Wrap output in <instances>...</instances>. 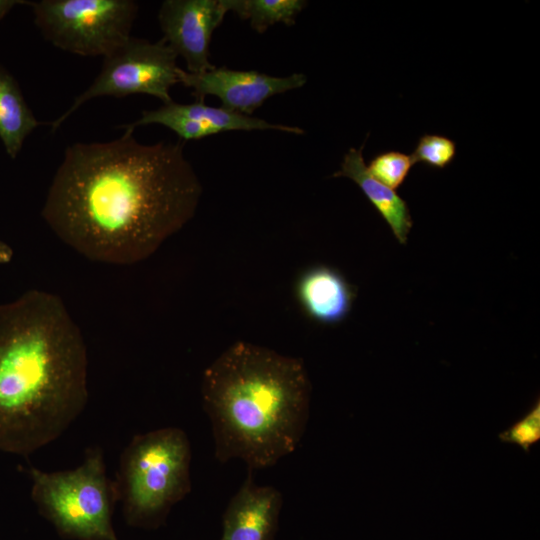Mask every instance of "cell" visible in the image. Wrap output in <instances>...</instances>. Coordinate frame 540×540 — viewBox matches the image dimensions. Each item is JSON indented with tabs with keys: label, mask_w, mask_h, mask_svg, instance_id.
I'll return each instance as SVG.
<instances>
[{
	"label": "cell",
	"mask_w": 540,
	"mask_h": 540,
	"mask_svg": "<svg viewBox=\"0 0 540 540\" xmlns=\"http://www.w3.org/2000/svg\"><path fill=\"white\" fill-rule=\"evenodd\" d=\"M226 13L221 0L162 2L158 12L162 39L184 59L187 72L198 74L215 68L209 61V46Z\"/></svg>",
	"instance_id": "9c48e42d"
},
{
	"label": "cell",
	"mask_w": 540,
	"mask_h": 540,
	"mask_svg": "<svg viewBox=\"0 0 540 540\" xmlns=\"http://www.w3.org/2000/svg\"><path fill=\"white\" fill-rule=\"evenodd\" d=\"M248 471L223 515L221 540H272L277 530L282 495L273 486L257 485Z\"/></svg>",
	"instance_id": "30bf717a"
},
{
	"label": "cell",
	"mask_w": 540,
	"mask_h": 540,
	"mask_svg": "<svg viewBox=\"0 0 540 540\" xmlns=\"http://www.w3.org/2000/svg\"><path fill=\"white\" fill-rule=\"evenodd\" d=\"M364 144L350 148L344 155L340 170L332 177H346L354 181L377 212L390 226L394 236L405 244L413 221L407 203L395 192L374 178L363 158Z\"/></svg>",
	"instance_id": "7c38bea8"
},
{
	"label": "cell",
	"mask_w": 540,
	"mask_h": 540,
	"mask_svg": "<svg viewBox=\"0 0 540 540\" xmlns=\"http://www.w3.org/2000/svg\"><path fill=\"white\" fill-rule=\"evenodd\" d=\"M12 257V248L8 244L0 241V265L9 263Z\"/></svg>",
	"instance_id": "d6986e66"
},
{
	"label": "cell",
	"mask_w": 540,
	"mask_h": 540,
	"mask_svg": "<svg viewBox=\"0 0 540 540\" xmlns=\"http://www.w3.org/2000/svg\"><path fill=\"white\" fill-rule=\"evenodd\" d=\"M227 12L248 20L253 30L265 32L276 23L295 24L296 16L307 5L303 0H221Z\"/></svg>",
	"instance_id": "5bb4252c"
},
{
	"label": "cell",
	"mask_w": 540,
	"mask_h": 540,
	"mask_svg": "<svg viewBox=\"0 0 540 540\" xmlns=\"http://www.w3.org/2000/svg\"><path fill=\"white\" fill-rule=\"evenodd\" d=\"M38 125L17 82L0 66V139L11 158L17 156L25 138Z\"/></svg>",
	"instance_id": "4fadbf2b"
},
{
	"label": "cell",
	"mask_w": 540,
	"mask_h": 540,
	"mask_svg": "<svg viewBox=\"0 0 540 540\" xmlns=\"http://www.w3.org/2000/svg\"><path fill=\"white\" fill-rule=\"evenodd\" d=\"M65 150L42 216L65 244L97 262L150 257L195 215L201 182L180 141L142 144L133 129Z\"/></svg>",
	"instance_id": "6da1fadb"
},
{
	"label": "cell",
	"mask_w": 540,
	"mask_h": 540,
	"mask_svg": "<svg viewBox=\"0 0 540 540\" xmlns=\"http://www.w3.org/2000/svg\"><path fill=\"white\" fill-rule=\"evenodd\" d=\"M87 400L86 346L62 299L30 290L0 304V451L46 446Z\"/></svg>",
	"instance_id": "7a4b0ae2"
},
{
	"label": "cell",
	"mask_w": 540,
	"mask_h": 540,
	"mask_svg": "<svg viewBox=\"0 0 540 540\" xmlns=\"http://www.w3.org/2000/svg\"><path fill=\"white\" fill-rule=\"evenodd\" d=\"M414 163L443 169L454 160L456 156V144L453 140L443 135L424 134L422 135L411 154Z\"/></svg>",
	"instance_id": "2e32d148"
},
{
	"label": "cell",
	"mask_w": 540,
	"mask_h": 540,
	"mask_svg": "<svg viewBox=\"0 0 540 540\" xmlns=\"http://www.w3.org/2000/svg\"><path fill=\"white\" fill-rule=\"evenodd\" d=\"M311 383L300 358L238 341L203 372L201 396L221 462L268 468L295 451L309 417Z\"/></svg>",
	"instance_id": "3957f363"
},
{
	"label": "cell",
	"mask_w": 540,
	"mask_h": 540,
	"mask_svg": "<svg viewBox=\"0 0 540 540\" xmlns=\"http://www.w3.org/2000/svg\"><path fill=\"white\" fill-rule=\"evenodd\" d=\"M30 5L43 37L81 56L105 57L121 45L138 11L133 0H40Z\"/></svg>",
	"instance_id": "8992f818"
},
{
	"label": "cell",
	"mask_w": 540,
	"mask_h": 540,
	"mask_svg": "<svg viewBox=\"0 0 540 540\" xmlns=\"http://www.w3.org/2000/svg\"><path fill=\"white\" fill-rule=\"evenodd\" d=\"M191 446L186 433L166 427L135 435L120 457L116 485L126 520L159 525L191 491Z\"/></svg>",
	"instance_id": "277c9868"
},
{
	"label": "cell",
	"mask_w": 540,
	"mask_h": 540,
	"mask_svg": "<svg viewBox=\"0 0 540 540\" xmlns=\"http://www.w3.org/2000/svg\"><path fill=\"white\" fill-rule=\"evenodd\" d=\"M414 164L411 155L399 151H386L372 158L367 168L374 178L395 190L404 183Z\"/></svg>",
	"instance_id": "9a60e30c"
},
{
	"label": "cell",
	"mask_w": 540,
	"mask_h": 540,
	"mask_svg": "<svg viewBox=\"0 0 540 540\" xmlns=\"http://www.w3.org/2000/svg\"><path fill=\"white\" fill-rule=\"evenodd\" d=\"M179 83L192 89L198 102L207 95L221 100L222 107L251 116L270 97L305 85L306 75L272 76L256 70L213 68L203 73H190L179 68Z\"/></svg>",
	"instance_id": "ba28073f"
},
{
	"label": "cell",
	"mask_w": 540,
	"mask_h": 540,
	"mask_svg": "<svg viewBox=\"0 0 540 540\" xmlns=\"http://www.w3.org/2000/svg\"><path fill=\"white\" fill-rule=\"evenodd\" d=\"M29 4L21 0H0V20L17 4Z\"/></svg>",
	"instance_id": "ac0fdd59"
},
{
	"label": "cell",
	"mask_w": 540,
	"mask_h": 540,
	"mask_svg": "<svg viewBox=\"0 0 540 540\" xmlns=\"http://www.w3.org/2000/svg\"><path fill=\"white\" fill-rule=\"evenodd\" d=\"M499 438L503 442L517 444L528 452L540 440L539 400L521 419L500 433Z\"/></svg>",
	"instance_id": "e0dca14e"
},
{
	"label": "cell",
	"mask_w": 540,
	"mask_h": 540,
	"mask_svg": "<svg viewBox=\"0 0 540 540\" xmlns=\"http://www.w3.org/2000/svg\"><path fill=\"white\" fill-rule=\"evenodd\" d=\"M177 57L163 39L150 42L130 36L103 57L99 75L51 127L59 128L81 105L96 97L147 94L163 104L173 101L170 89L179 83Z\"/></svg>",
	"instance_id": "52a82bcc"
},
{
	"label": "cell",
	"mask_w": 540,
	"mask_h": 540,
	"mask_svg": "<svg viewBox=\"0 0 540 540\" xmlns=\"http://www.w3.org/2000/svg\"><path fill=\"white\" fill-rule=\"evenodd\" d=\"M355 290L336 269L316 265L301 272L295 283V297L311 320L335 325L351 311Z\"/></svg>",
	"instance_id": "8fae6325"
},
{
	"label": "cell",
	"mask_w": 540,
	"mask_h": 540,
	"mask_svg": "<svg viewBox=\"0 0 540 540\" xmlns=\"http://www.w3.org/2000/svg\"><path fill=\"white\" fill-rule=\"evenodd\" d=\"M29 473L33 501L61 534L80 540H116L111 514L119 494L116 482L106 475L100 447L89 448L75 469L31 468Z\"/></svg>",
	"instance_id": "5b68a950"
}]
</instances>
